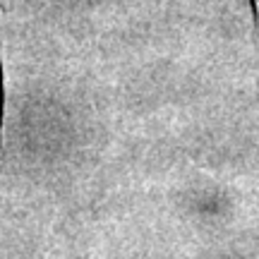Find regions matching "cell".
<instances>
[{"label": "cell", "instance_id": "cell-1", "mask_svg": "<svg viewBox=\"0 0 259 259\" xmlns=\"http://www.w3.org/2000/svg\"><path fill=\"white\" fill-rule=\"evenodd\" d=\"M0 125H3V67H0Z\"/></svg>", "mask_w": 259, "mask_h": 259}, {"label": "cell", "instance_id": "cell-2", "mask_svg": "<svg viewBox=\"0 0 259 259\" xmlns=\"http://www.w3.org/2000/svg\"><path fill=\"white\" fill-rule=\"evenodd\" d=\"M252 8H254V17H257V24H259V0H252Z\"/></svg>", "mask_w": 259, "mask_h": 259}]
</instances>
